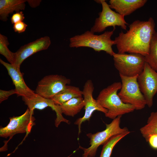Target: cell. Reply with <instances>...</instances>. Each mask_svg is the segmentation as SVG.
<instances>
[{"mask_svg":"<svg viewBox=\"0 0 157 157\" xmlns=\"http://www.w3.org/2000/svg\"><path fill=\"white\" fill-rule=\"evenodd\" d=\"M153 18L147 21L137 20L129 24L125 33L122 31L114 41L117 53H138L144 56L149 53L150 42L156 32Z\"/></svg>","mask_w":157,"mask_h":157,"instance_id":"6da1fadb","label":"cell"},{"mask_svg":"<svg viewBox=\"0 0 157 157\" xmlns=\"http://www.w3.org/2000/svg\"><path fill=\"white\" fill-rule=\"evenodd\" d=\"M121 86V82H114L102 89L97 98L101 106L108 110L105 116L113 119L135 110L133 106L123 102L118 96L117 92Z\"/></svg>","mask_w":157,"mask_h":157,"instance_id":"7a4b0ae2","label":"cell"},{"mask_svg":"<svg viewBox=\"0 0 157 157\" xmlns=\"http://www.w3.org/2000/svg\"><path fill=\"white\" fill-rule=\"evenodd\" d=\"M115 29L105 31L100 35H95L90 31H87L83 33L70 38L69 47L76 48L88 47L93 49L96 51H105L113 56L115 53L113 51L112 47L115 43L111 37Z\"/></svg>","mask_w":157,"mask_h":157,"instance_id":"3957f363","label":"cell"},{"mask_svg":"<svg viewBox=\"0 0 157 157\" xmlns=\"http://www.w3.org/2000/svg\"><path fill=\"white\" fill-rule=\"evenodd\" d=\"M122 117L118 116L110 124H106V128L104 130L94 134L88 133L86 134L90 139V146L86 148L80 146L79 148L84 151L82 157H94L98 147L104 144L111 137L119 134L130 133L127 128L120 127Z\"/></svg>","mask_w":157,"mask_h":157,"instance_id":"277c9868","label":"cell"},{"mask_svg":"<svg viewBox=\"0 0 157 157\" xmlns=\"http://www.w3.org/2000/svg\"><path fill=\"white\" fill-rule=\"evenodd\" d=\"M119 76L122 86L118 94L122 101L133 106L136 110L144 108L147 104L138 82V75L132 77Z\"/></svg>","mask_w":157,"mask_h":157,"instance_id":"5b68a950","label":"cell"},{"mask_svg":"<svg viewBox=\"0 0 157 157\" xmlns=\"http://www.w3.org/2000/svg\"><path fill=\"white\" fill-rule=\"evenodd\" d=\"M113 56L114 65L119 75L132 77L143 71L146 62L144 56L141 54L115 53Z\"/></svg>","mask_w":157,"mask_h":157,"instance_id":"8992f818","label":"cell"},{"mask_svg":"<svg viewBox=\"0 0 157 157\" xmlns=\"http://www.w3.org/2000/svg\"><path fill=\"white\" fill-rule=\"evenodd\" d=\"M101 4L102 11L99 13V17L96 19L90 31L94 33H101L110 26H113L115 29L116 26L126 30L128 24L125 21L124 17L113 10L106 0H104Z\"/></svg>","mask_w":157,"mask_h":157,"instance_id":"52a82bcc","label":"cell"},{"mask_svg":"<svg viewBox=\"0 0 157 157\" xmlns=\"http://www.w3.org/2000/svg\"><path fill=\"white\" fill-rule=\"evenodd\" d=\"M33 113L27 108L21 115L9 118L8 124L0 128V137L5 138L9 137L10 140L16 134L30 133L32 127L35 124Z\"/></svg>","mask_w":157,"mask_h":157,"instance_id":"ba28073f","label":"cell"},{"mask_svg":"<svg viewBox=\"0 0 157 157\" xmlns=\"http://www.w3.org/2000/svg\"><path fill=\"white\" fill-rule=\"evenodd\" d=\"M70 82V79L61 75L46 76L38 82L35 92L44 98L52 99Z\"/></svg>","mask_w":157,"mask_h":157,"instance_id":"9c48e42d","label":"cell"},{"mask_svg":"<svg viewBox=\"0 0 157 157\" xmlns=\"http://www.w3.org/2000/svg\"><path fill=\"white\" fill-rule=\"evenodd\" d=\"M137 81L147 105L151 107L154 97L157 92V72L145 62L143 71L138 76Z\"/></svg>","mask_w":157,"mask_h":157,"instance_id":"30bf717a","label":"cell"},{"mask_svg":"<svg viewBox=\"0 0 157 157\" xmlns=\"http://www.w3.org/2000/svg\"><path fill=\"white\" fill-rule=\"evenodd\" d=\"M94 87L92 82L88 80L85 82L82 91L84 102L85 112L83 116L77 119L74 124L77 125L78 128V135L81 132V125L82 122L86 121H89L93 113L97 110L105 114L108 110L103 107L98 103L96 99L93 96Z\"/></svg>","mask_w":157,"mask_h":157,"instance_id":"8fae6325","label":"cell"},{"mask_svg":"<svg viewBox=\"0 0 157 157\" xmlns=\"http://www.w3.org/2000/svg\"><path fill=\"white\" fill-rule=\"evenodd\" d=\"M22 100L26 105L30 111L34 113L35 109L42 110L50 107L56 114V117L55 120V125L58 127L61 122L68 123L69 120L63 117L60 106L54 104L52 99L44 98L37 94L31 97H22Z\"/></svg>","mask_w":157,"mask_h":157,"instance_id":"7c38bea8","label":"cell"},{"mask_svg":"<svg viewBox=\"0 0 157 157\" xmlns=\"http://www.w3.org/2000/svg\"><path fill=\"white\" fill-rule=\"evenodd\" d=\"M0 62L6 69L15 87L18 97H32L36 94L26 84L20 70V66L6 63L0 59Z\"/></svg>","mask_w":157,"mask_h":157,"instance_id":"4fadbf2b","label":"cell"},{"mask_svg":"<svg viewBox=\"0 0 157 157\" xmlns=\"http://www.w3.org/2000/svg\"><path fill=\"white\" fill-rule=\"evenodd\" d=\"M51 44L50 38L48 36H45L22 46L15 52V64L20 66L26 58L38 51L47 49Z\"/></svg>","mask_w":157,"mask_h":157,"instance_id":"5bb4252c","label":"cell"},{"mask_svg":"<svg viewBox=\"0 0 157 157\" xmlns=\"http://www.w3.org/2000/svg\"><path fill=\"white\" fill-rule=\"evenodd\" d=\"M147 0H110L109 6L116 12L124 16L128 15L143 6Z\"/></svg>","mask_w":157,"mask_h":157,"instance_id":"9a60e30c","label":"cell"},{"mask_svg":"<svg viewBox=\"0 0 157 157\" xmlns=\"http://www.w3.org/2000/svg\"><path fill=\"white\" fill-rule=\"evenodd\" d=\"M25 0H0V19L6 22L10 14L14 11H21L25 9L26 4Z\"/></svg>","mask_w":157,"mask_h":157,"instance_id":"2e32d148","label":"cell"},{"mask_svg":"<svg viewBox=\"0 0 157 157\" xmlns=\"http://www.w3.org/2000/svg\"><path fill=\"white\" fill-rule=\"evenodd\" d=\"M82 96V91L78 87L67 85L52 99L54 104L60 106L72 99Z\"/></svg>","mask_w":157,"mask_h":157,"instance_id":"e0dca14e","label":"cell"},{"mask_svg":"<svg viewBox=\"0 0 157 157\" xmlns=\"http://www.w3.org/2000/svg\"><path fill=\"white\" fill-rule=\"evenodd\" d=\"M62 113L73 117L84 107L83 98L82 97L72 99L60 106Z\"/></svg>","mask_w":157,"mask_h":157,"instance_id":"ac0fdd59","label":"cell"},{"mask_svg":"<svg viewBox=\"0 0 157 157\" xmlns=\"http://www.w3.org/2000/svg\"><path fill=\"white\" fill-rule=\"evenodd\" d=\"M140 130L147 142L151 135L157 134V111L150 113L147 124L142 127Z\"/></svg>","mask_w":157,"mask_h":157,"instance_id":"d6986e66","label":"cell"},{"mask_svg":"<svg viewBox=\"0 0 157 157\" xmlns=\"http://www.w3.org/2000/svg\"><path fill=\"white\" fill-rule=\"evenodd\" d=\"M144 57L145 62L157 72V32L156 31L153 35L149 53Z\"/></svg>","mask_w":157,"mask_h":157,"instance_id":"ffe728a7","label":"cell"},{"mask_svg":"<svg viewBox=\"0 0 157 157\" xmlns=\"http://www.w3.org/2000/svg\"><path fill=\"white\" fill-rule=\"evenodd\" d=\"M126 133L114 135L103 144L100 157H110L115 146L122 138L129 134Z\"/></svg>","mask_w":157,"mask_h":157,"instance_id":"44dd1931","label":"cell"},{"mask_svg":"<svg viewBox=\"0 0 157 157\" xmlns=\"http://www.w3.org/2000/svg\"><path fill=\"white\" fill-rule=\"evenodd\" d=\"M9 43L7 37L0 34V53L3 56L10 64H15V53L10 51L8 48Z\"/></svg>","mask_w":157,"mask_h":157,"instance_id":"7402d4cb","label":"cell"},{"mask_svg":"<svg viewBox=\"0 0 157 157\" xmlns=\"http://www.w3.org/2000/svg\"><path fill=\"white\" fill-rule=\"evenodd\" d=\"M17 94L16 90L12 89L8 91L0 90V103H1L3 101L7 99L10 95Z\"/></svg>","mask_w":157,"mask_h":157,"instance_id":"603a6c76","label":"cell"},{"mask_svg":"<svg viewBox=\"0 0 157 157\" xmlns=\"http://www.w3.org/2000/svg\"><path fill=\"white\" fill-rule=\"evenodd\" d=\"M22 11L16 12L14 13L11 18V21L12 24H14L23 21L25 17Z\"/></svg>","mask_w":157,"mask_h":157,"instance_id":"cb8c5ba5","label":"cell"},{"mask_svg":"<svg viewBox=\"0 0 157 157\" xmlns=\"http://www.w3.org/2000/svg\"><path fill=\"white\" fill-rule=\"evenodd\" d=\"M27 26V24L22 21L13 24V28L15 32L21 33L25 31Z\"/></svg>","mask_w":157,"mask_h":157,"instance_id":"d4e9b609","label":"cell"},{"mask_svg":"<svg viewBox=\"0 0 157 157\" xmlns=\"http://www.w3.org/2000/svg\"><path fill=\"white\" fill-rule=\"evenodd\" d=\"M153 149H157V134H153L149 138L148 142Z\"/></svg>","mask_w":157,"mask_h":157,"instance_id":"484cf974","label":"cell"},{"mask_svg":"<svg viewBox=\"0 0 157 157\" xmlns=\"http://www.w3.org/2000/svg\"><path fill=\"white\" fill-rule=\"evenodd\" d=\"M41 1V0H27L29 5L33 8H35L39 6Z\"/></svg>","mask_w":157,"mask_h":157,"instance_id":"4316f807","label":"cell"},{"mask_svg":"<svg viewBox=\"0 0 157 157\" xmlns=\"http://www.w3.org/2000/svg\"><path fill=\"white\" fill-rule=\"evenodd\" d=\"M103 0H95L94 1L98 3L101 4L102 2L103 1Z\"/></svg>","mask_w":157,"mask_h":157,"instance_id":"83f0119b","label":"cell"}]
</instances>
